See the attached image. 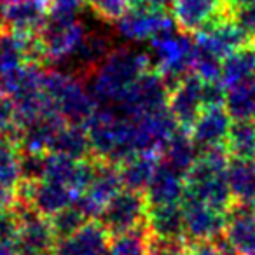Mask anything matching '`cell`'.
<instances>
[{"label": "cell", "mask_w": 255, "mask_h": 255, "mask_svg": "<svg viewBox=\"0 0 255 255\" xmlns=\"http://www.w3.org/2000/svg\"><path fill=\"white\" fill-rule=\"evenodd\" d=\"M84 4L86 0H49V12L77 16Z\"/></svg>", "instance_id": "34"}, {"label": "cell", "mask_w": 255, "mask_h": 255, "mask_svg": "<svg viewBox=\"0 0 255 255\" xmlns=\"http://www.w3.org/2000/svg\"><path fill=\"white\" fill-rule=\"evenodd\" d=\"M89 217L86 215L81 210V206L77 203H72L70 206H67L61 212L54 213L53 217H49L51 227H53V233L56 236V240H65V238L72 236L74 233H77L81 227H84L89 222Z\"/></svg>", "instance_id": "27"}, {"label": "cell", "mask_w": 255, "mask_h": 255, "mask_svg": "<svg viewBox=\"0 0 255 255\" xmlns=\"http://www.w3.org/2000/svg\"><path fill=\"white\" fill-rule=\"evenodd\" d=\"M227 182L236 203H247L255 189V161L229 157Z\"/></svg>", "instance_id": "24"}, {"label": "cell", "mask_w": 255, "mask_h": 255, "mask_svg": "<svg viewBox=\"0 0 255 255\" xmlns=\"http://www.w3.org/2000/svg\"><path fill=\"white\" fill-rule=\"evenodd\" d=\"M157 157H159V161L163 164L180 171V173H184L187 177L189 170L198 161L199 150L196 147V143L192 142L191 133L187 129H184V128H178L159 149Z\"/></svg>", "instance_id": "20"}, {"label": "cell", "mask_w": 255, "mask_h": 255, "mask_svg": "<svg viewBox=\"0 0 255 255\" xmlns=\"http://www.w3.org/2000/svg\"><path fill=\"white\" fill-rule=\"evenodd\" d=\"M255 79V46L254 42L222 60L220 81L226 88Z\"/></svg>", "instance_id": "23"}, {"label": "cell", "mask_w": 255, "mask_h": 255, "mask_svg": "<svg viewBox=\"0 0 255 255\" xmlns=\"http://www.w3.org/2000/svg\"><path fill=\"white\" fill-rule=\"evenodd\" d=\"M19 231V215L12 208H0V243H14Z\"/></svg>", "instance_id": "32"}, {"label": "cell", "mask_w": 255, "mask_h": 255, "mask_svg": "<svg viewBox=\"0 0 255 255\" xmlns=\"http://www.w3.org/2000/svg\"><path fill=\"white\" fill-rule=\"evenodd\" d=\"M152 67L150 54L131 47H114L88 79L89 91L98 105H119L140 75Z\"/></svg>", "instance_id": "1"}, {"label": "cell", "mask_w": 255, "mask_h": 255, "mask_svg": "<svg viewBox=\"0 0 255 255\" xmlns=\"http://www.w3.org/2000/svg\"><path fill=\"white\" fill-rule=\"evenodd\" d=\"M143 255H147V254H143Z\"/></svg>", "instance_id": "42"}, {"label": "cell", "mask_w": 255, "mask_h": 255, "mask_svg": "<svg viewBox=\"0 0 255 255\" xmlns=\"http://www.w3.org/2000/svg\"><path fill=\"white\" fill-rule=\"evenodd\" d=\"M4 2H5V0H0V7H2V5H4Z\"/></svg>", "instance_id": "40"}, {"label": "cell", "mask_w": 255, "mask_h": 255, "mask_svg": "<svg viewBox=\"0 0 255 255\" xmlns=\"http://www.w3.org/2000/svg\"><path fill=\"white\" fill-rule=\"evenodd\" d=\"M147 231V229H145ZM147 255H189V243L180 240H163L147 233Z\"/></svg>", "instance_id": "31"}, {"label": "cell", "mask_w": 255, "mask_h": 255, "mask_svg": "<svg viewBox=\"0 0 255 255\" xmlns=\"http://www.w3.org/2000/svg\"><path fill=\"white\" fill-rule=\"evenodd\" d=\"M192 74L201 77L203 81H220L222 60L213 53H210L208 49L196 44L194 58H192Z\"/></svg>", "instance_id": "28"}, {"label": "cell", "mask_w": 255, "mask_h": 255, "mask_svg": "<svg viewBox=\"0 0 255 255\" xmlns=\"http://www.w3.org/2000/svg\"><path fill=\"white\" fill-rule=\"evenodd\" d=\"M205 81L196 74H189L170 91L168 109L173 114L178 128L191 129L196 119L205 110Z\"/></svg>", "instance_id": "11"}, {"label": "cell", "mask_w": 255, "mask_h": 255, "mask_svg": "<svg viewBox=\"0 0 255 255\" xmlns=\"http://www.w3.org/2000/svg\"><path fill=\"white\" fill-rule=\"evenodd\" d=\"M145 229L147 233L156 238L187 241V238H185L184 205L177 203V205L149 206Z\"/></svg>", "instance_id": "18"}, {"label": "cell", "mask_w": 255, "mask_h": 255, "mask_svg": "<svg viewBox=\"0 0 255 255\" xmlns=\"http://www.w3.org/2000/svg\"><path fill=\"white\" fill-rule=\"evenodd\" d=\"M171 14L178 30L196 35L222 16L233 14L226 0H173Z\"/></svg>", "instance_id": "10"}, {"label": "cell", "mask_w": 255, "mask_h": 255, "mask_svg": "<svg viewBox=\"0 0 255 255\" xmlns=\"http://www.w3.org/2000/svg\"><path fill=\"white\" fill-rule=\"evenodd\" d=\"M18 129L19 123L16 103L12 102L11 96L0 91V135H9L12 138H18Z\"/></svg>", "instance_id": "30"}, {"label": "cell", "mask_w": 255, "mask_h": 255, "mask_svg": "<svg viewBox=\"0 0 255 255\" xmlns=\"http://www.w3.org/2000/svg\"><path fill=\"white\" fill-rule=\"evenodd\" d=\"M110 236L98 220H89L72 236L60 240L54 255H109Z\"/></svg>", "instance_id": "14"}, {"label": "cell", "mask_w": 255, "mask_h": 255, "mask_svg": "<svg viewBox=\"0 0 255 255\" xmlns=\"http://www.w3.org/2000/svg\"><path fill=\"white\" fill-rule=\"evenodd\" d=\"M0 255H18L14 243H0Z\"/></svg>", "instance_id": "38"}, {"label": "cell", "mask_w": 255, "mask_h": 255, "mask_svg": "<svg viewBox=\"0 0 255 255\" xmlns=\"http://www.w3.org/2000/svg\"><path fill=\"white\" fill-rule=\"evenodd\" d=\"M226 236L240 255H255V212L234 203L227 212Z\"/></svg>", "instance_id": "19"}, {"label": "cell", "mask_w": 255, "mask_h": 255, "mask_svg": "<svg viewBox=\"0 0 255 255\" xmlns=\"http://www.w3.org/2000/svg\"><path fill=\"white\" fill-rule=\"evenodd\" d=\"M227 163L229 154L226 147L199 154L198 161L185 177L184 199H192L222 212H229L236 201L227 182Z\"/></svg>", "instance_id": "2"}, {"label": "cell", "mask_w": 255, "mask_h": 255, "mask_svg": "<svg viewBox=\"0 0 255 255\" xmlns=\"http://www.w3.org/2000/svg\"><path fill=\"white\" fill-rule=\"evenodd\" d=\"M254 46H255V40H254Z\"/></svg>", "instance_id": "41"}, {"label": "cell", "mask_w": 255, "mask_h": 255, "mask_svg": "<svg viewBox=\"0 0 255 255\" xmlns=\"http://www.w3.org/2000/svg\"><path fill=\"white\" fill-rule=\"evenodd\" d=\"M189 255H222L213 241L189 243Z\"/></svg>", "instance_id": "35"}, {"label": "cell", "mask_w": 255, "mask_h": 255, "mask_svg": "<svg viewBox=\"0 0 255 255\" xmlns=\"http://www.w3.org/2000/svg\"><path fill=\"white\" fill-rule=\"evenodd\" d=\"M185 198V175L159 161L154 171L149 187L145 191V199L149 206L177 205Z\"/></svg>", "instance_id": "16"}, {"label": "cell", "mask_w": 255, "mask_h": 255, "mask_svg": "<svg viewBox=\"0 0 255 255\" xmlns=\"http://www.w3.org/2000/svg\"><path fill=\"white\" fill-rule=\"evenodd\" d=\"M226 150L229 157L255 161V119L233 121L227 135Z\"/></svg>", "instance_id": "25"}, {"label": "cell", "mask_w": 255, "mask_h": 255, "mask_svg": "<svg viewBox=\"0 0 255 255\" xmlns=\"http://www.w3.org/2000/svg\"><path fill=\"white\" fill-rule=\"evenodd\" d=\"M194 40L198 46L208 49L220 60L254 42L252 37L234 21L233 14L222 16V18L210 23L201 32L196 33Z\"/></svg>", "instance_id": "9"}, {"label": "cell", "mask_w": 255, "mask_h": 255, "mask_svg": "<svg viewBox=\"0 0 255 255\" xmlns=\"http://www.w3.org/2000/svg\"><path fill=\"white\" fill-rule=\"evenodd\" d=\"M4 19L9 30L37 33L49 16L47 0H5Z\"/></svg>", "instance_id": "15"}, {"label": "cell", "mask_w": 255, "mask_h": 255, "mask_svg": "<svg viewBox=\"0 0 255 255\" xmlns=\"http://www.w3.org/2000/svg\"><path fill=\"white\" fill-rule=\"evenodd\" d=\"M135 2H140V4L145 5H152V7H159V9H168L171 7L173 0H135Z\"/></svg>", "instance_id": "36"}, {"label": "cell", "mask_w": 255, "mask_h": 255, "mask_svg": "<svg viewBox=\"0 0 255 255\" xmlns=\"http://www.w3.org/2000/svg\"><path fill=\"white\" fill-rule=\"evenodd\" d=\"M133 4L135 0H86V5L98 18L109 23H116Z\"/></svg>", "instance_id": "29"}, {"label": "cell", "mask_w": 255, "mask_h": 255, "mask_svg": "<svg viewBox=\"0 0 255 255\" xmlns=\"http://www.w3.org/2000/svg\"><path fill=\"white\" fill-rule=\"evenodd\" d=\"M147 212H149V203L143 192L121 189L110 201H107L96 220L114 238L119 234L145 229Z\"/></svg>", "instance_id": "5"}, {"label": "cell", "mask_w": 255, "mask_h": 255, "mask_svg": "<svg viewBox=\"0 0 255 255\" xmlns=\"http://www.w3.org/2000/svg\"><path fill=\"white\" fill-rule=\"evenodd\" d=\"M233 18H234V21L252 37V40H255V2L238 9V11H234Z\"/></svg>", "instance_id": "33"}, {"label": "cell", "mask_w": 255, "mask_h": 255, "mask_svg": "<svg viewBox=\"0 0 255 255\" xmlns=\"http://www.w3.org/2000/svg\"><path fill=\"white\" fill-rule=\"evenodd\" d=\"M86 28L77 16L49 12L40 30L35 33L42 65L67 63L86 37Z\"/></svg>", "instance_id": "4"}, {"label": "cell", "mask_w": 255, "mask_h": 255, "mask_svg": "<svg viewBox=\"0 0 255 255\" xmlns=\"http://www.w3.org/2000/svg\"><path fill=\"white\" fill-rule=\"evenodd\" d=\"M224 109L233 117V121L255 119V79L229 86Z\"/></svg>", "instance_id": "26"}, {"label": "cell", "mask_w": 255, "mask_h": 255, "mask_svg": "<svg viewBox=\"0 0 255 255\" xmlns=\"http://www.w3.org/2000/svg\"><path fill=\"white\" fill-rule=\"evenodd\" d=\"M185 213V238L187 243H199V241H213L226 234L227 212L217 210L205 203L184 199Z\"/></svg>", "instance_id": "12"}, {"label": "cell", "mask_w": 255, "mask_h": 255, "mask_svg": "<svg viewBox=\"0 0 255 255\" xmlns=\"http://www.w3.org/2000/svg\"><path fill=\"white\" fill-rule=\"evenodd\" d=\"M245 205L248 206V208L252 210V212H255V189H254V192H252V196H250V199H248Z\"/></svg>", "instance_id": "39"}, {"label": "cell", "mask_w": 255, "mask_h": 255, "mask_svg": "<svg viewBox=\"0 0 255 255\" xmlns=\"http://www.w3.org/2000/svg\"><path fill=\"white\" fill-rule=\"evenodd\" d=\"M63 124L65 121L58 114L51 112L21 126L18 131V138H16L19 150L21 152L49 154L51 143Z\"/></svg>", "instance_id": "17"}, {"label": "cell", "mask_w": 255, "mask_h": 255, "mask_svg": "<svg viewBox=\"0 0 255 255\" xmlns=\"http://www.w3.org/2000/svg\"><path fill=\"white\" fill-rule=\"evenodd\" d=\"M157 163H159V157L156 152H138L128 157L119 164L123 187L145 194L157 168Z\"/></svg>", "instance_id": "21"}, {"label": "cell", "mask_w": 255, "mask_h": 255, "mask_svg": "<svg viewBox=\"0 0 255 255\" xmlns=\"http://www.w3.org/2000/svg\"><path fill=\"white\" fill-rule=\"evenodd\" d=\"M49 154L72 157V159H89L93 157L91 140L88 135V128L79 124L65 123L56 133L49 147Z\"/></svg>", "instance_id": "22"}, {"label": "cell", "mask_w": 255, "mask_h": 255, "mask_svg": "<svg viewBox=\"0 0 255 255\" xmlns=\"http://www.w3.org/2000/svg\"><path fill=\"white\" fill-rule=\"evenodd\" d=\"M14 210L19 215V231L14 241L18 255H53L58 240L49 219L25 205H14Z\"/></svg>", "instance_id": "8"}, {"label": "cell", "mask_w": 255, "mask_h": 255, "mask_svg": "<svg viewBox=\"0 0 255 255\" xmlns=\"http://www.w3.org/2000/svg\"><path fill=\"white\" fill-rule=\"evenodd\" d=\"M47 2H49V0H47Z\"/></svg>", "instance_id": "43"}, {"label": "cell", "mask_w": 255, "mask_h": 255, "mask_svg": "<svg viewBox=\"0 0 255 255\" xmlns=\"http://www.w3.org/2000/svg\"><path fill=\"white\" fill-rule=\"evenodd\" d=\"M178 28L171 11L152 7L135 2L123 16L116 21V30L123 39L129 42H143L152 40L154 37L164 32Z\"/></svg>", "instance_id": "6"}, {"label": "cell", "mask_w": 255, "mask_h": 255, "mask_svg": "<svg viewBox=\"0 0 255 255\" xmlns=\"http://www.w3.org/2000/svg\"><path fill=\"white\" fill-rule=\"evenodd\" d=\"M170 88L157 68H149L131 86L124 100L119 103V112L128 117H138L168 107Z\"/></svg>", "instance_id": "7"}, {"label": "cell", "mask_w": 255, "mask_h": 255, "mask_svg": "<svg viewBox=\"0 0 255 255\" xmlns=\"http://www.w3.org/2000/svg\"><path fill=\"white\" fill-rule=\"evenodd\" d=\"M231 124H233V117L227 114L224 107H213V109L203 110L201 116L196 119L194 126L189 129L192 142L196 143L199 154L226 147Z\"/></svg>", "instance_id": "13"}, {"label": "cell", "mask_w": 255, "mask_h": 255, "mask_svg": "<svg viewBox=\"0 0 255 255\" xmlns=\"http://www.w3.org/2000/svg\"><path fill=\"white\" fill-rule=\"evenodd\" d=\"M42 91L51 109L68 124L88 126L98 110V102L91 95L86 81L70 72L47 70L42 77Z\"/></svg>", "instance_id": "3"}, {"label": "cell", "mask_w": 255, "mask_h": 255, "mask_svg": "<svg viewBox=\"0 0 255 255\" xmlns=\"http://www.w3.org/2000/svg\"><path fill=\"white\" fill-rule=\"evenodd\" d=\"M227 2V5L231 7V11H238V9H241V7H245V5H248V4H254L255 0H226Z\"/></svg>", "instance_id": "37"}]
</instances>
